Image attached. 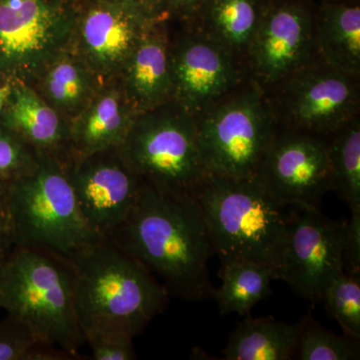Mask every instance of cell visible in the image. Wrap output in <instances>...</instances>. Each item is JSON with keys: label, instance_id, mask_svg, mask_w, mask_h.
<instances>
[{"label": "cell", "instance_id": "obj_1", "mask_svg": "<svg viewBox=\"0 0 360 360\" xmlns=\"http://www.w3.org/2000/svg\"><path fill=\"white\" fill-rule=\"evenodd\" d=\"M186 300L212 298L208 262L214 250L193 196L163 191L143 180L124 220L108 238Z\"/></svg>", "mask_w": 360, "mask_h": 360}, {"label": "cell", "instance_id": "obj_2", "mask_svg": "<svg viewBox=\"0 0 360 360\" xmlns=\"http://www.w3.org/2000/svg\"><path fill=\"white\" fill-rule=\"evenodd\" d=\"M68 258L75 269V310L84 336L118 330L135 338L167 307L170 295L163 284L108 238Z\"/></svg>", "mask_w": 360, "mask_h": 360}, {"label": "cell", "instance_id": "obj_3", "mask_svg": "<svg viewBox=\"0 0 360 360\" xmlns=\"http://www.w3.org/2000/svg\"><path fill=\"white\" fill-rule=\"evenodd\" d=\"M191 196L222 264L255 262L269 267L276 279L295 206L274 200L255 177L207 174Z\"/></svg>", "mask_w": 360, "mask_h": 360}, {"label": "cell", "instance_id": "obj_4", "mask_svg": "<svg viewBox=\"0 0 360 360\" xmlns=\"http://www.w3.org/2000/svg\"><path fill=\"white\" fill-rule=\"evenodd\" d=\"M75 274L70 258L44 246L13 245L0 269V309L37 338L82 359Z\"/></svg>", "mask_w": 360, "mask_h": 360}, {"label": "cell", "instance_id": "obj_5", "mask_svg": "<svg viewBox=\"0 0 360 360\" xmlns=\"http://www.w3.org/2000/svg\"><path fill=\"white\" fill-rule=\"evenodd\" d=\"M9 232L14 245L44 246L70 257L104 238L86 224L61 161L39 153L8 184Z\"/></svg>", "mask_w": 360, "mask_h": 360}, {"label": "cell", "instance_id": "obj_6", "mask_svg": "<svg viewBox=\"0 0 360 360\" xmlns=\"http://www.w3.org/2000/svg\"><path fill=\"white\" fill-rule=\"evenodd\" d=\"M195 122L206 172L231 179L255 177L278 134L276 110L253 80L196 115Z\"/></svg>", "mask_w": 360, "mask_h": 360}, {"label": "cell", "instance_id": "obj_7", "mask_svg": "<svg viewBox=\"0 0 360 360\" xmlns=\"http://www.w3.org/2000/svg\"><path fill=\"white\" fill-rule=\"evenodd\" d=\"M120 150L142 179L170 193L191 196L208 174L195 116L174 101L137 112Z\"/></svg>", "mask_w": 360, "mask_h": 360}, {"label": "cell", "instance_id": "obj_8", "mask_svg": "<svg viewBox=\"0 0 360 360\" xmlns=\"http://www.w3.org/2000/svg\"><path fill=\"white\" fill-rule=\"evenodd\" d=\"M77 0H0V84L32 85L70 49Z\"/></svg>", "mask_w": 360, "mask_h": 360}, {"label": "cell", "instance_id": "obj_9", "mask_svg": "<svg viewBox=\"0 0 360 360\" xmlns=\"http://www.w3.org/2000/svg\"><path fill=\"white\" fill-rule=\"evenodd\" d=\"M177 23L172 32L169 22L172 101L195 116L243 84V65L198 25Z\"/></svg>", "mask_w": 360, "mask_h": 360}, {"label": "cell", "instance_id": "obj_10", "mask_svg": "<svg viewBox=\"0 0 360 360\" xmlns=\"http://www.w3.org/2000/svg\"><path fill=\"white\" fill-rule=\"evenodd\" d=\"M277 115L290 129L330 135L357 116L359 79L319 59L279 82Z\"/></svg>", "mask_w": 360, "mask_h": 360}, {"label": "cell", "instance_id": "obj_11", "mask_svg": "<svg viewBox=\"0 0 360 360\" xmlns=\"http://www.w3.org/2000/svg\"><path fill=\"white\" fill-rule=\"evenodd\" d=\"M345 224L321 210L295 207L276 279L285 281L304 300L321 302L324 290L343 272Z\"/></svg>", "mask_w": 360, "mask_h": 360}, {"label": "cell", "instance_id": "obj_12", "mask_svg": "<svg viewBox=\"0 0 360 360\" xmlns=\"http://www.w3.org/2000/svg\"><path fill=\"white\" fill-rule=\"evenodd\" d=\"M255 177L283 205L321 210L324 196L333 191L326 141L300 130L278 132Z\"/></svg>", "mask_w": 360, "mask_h": 360}, {"label": "cell", "instance_id": "obj_13", "mask_svg": "<svg viewBox=\"0 0 360 360\" xmlns=\"http://www.w3.org/2000/svg\"><path fill=\"white\" fill-rule=\"evenodd\" d=\"M65 167L85 221L99 236L108 238L134 207L143 179L127 165L120 148L73 155Z\"/></svg>", "mask_w": 360, "mask_h": 360}, {"label": "cell", "instance_id": "obj_14", "mask_svg": "<svg viewBox=\"0 0 360 360\" xmlns=\"http://www.w3.org/2000/svg\"><path fill=\"white\" fill-rule=\"evenodd\" d=\"M158 20L127 4L77 0L70 49L103 82L113 79L144 33Z\"/></svg>", "mask_w": 360, "mask_h": 360}, {"label": "cell", "instance_id": "obj_15", "mask_svg": "<svg viewBox=\"0 0 360 360\" xmlns=\"http://www.w3.org/2000/svg\"><path fill=\"white\" fill-rule=\"evenodd\" d=\"M314 18L300 4L265 6L245 59L260 86L276 85L316 60Z\"/></svg>", "mask_w": 360, "mask_h": 360}, {"label": "cell", "instance_id": "obj_16", "mask_svg": "<svg viewBox=\"0 0 360 360\" xmlns=\"http://www.w3.org/2000/svg\"><path fill=\"white\" fill-rule=\"evenodd\" d=\"M0 125L18 135L39 153L66 165L73 155L70 123L32 85L13 82L0 115Z\"/></svg>", "mask_w": 360, "mask_h": 360}, {"label": "cell", "instance_id": "obj_17", "mask_svg": "<svg viewBox=\"0 0 360 360\" xmlns=\"http://www.w3.org/2000/svg\"><path fill=\"white\" fill-rule=\"evenodd\" d=\"M168 18L155 21L123 65L118 79L137 112L172 101Z\"/></svg>", "mask_w": 360, "mask_h": 360}, {"label": "cell", "instance_id": "obj_18", "mask_svg": "<svg viewBox=\"0 0 360 360\" xmlns=\"http://www.w3.org/2000/svg\"><path fill=\"white\" fill-rule=\"evenodd\" d=\"M135 115L118 77L105 80L86 108L70 122L73 155L120 148Z\"/></svg>", "mask_w": 360, "mask_h": 360}, {"label": "cell", "instance_id": "obj_19", "mask_svg": "<svg viewBox=\"0 0 360 360\" xmlns=\"http://www.w3.org/2000/svg\"><path fill=\"white\" fill-rule=\"evenodd\" d=\"M103 82L70 49L52 59L32 86L70 123L86 108Z\"/></svg>", "mask_w": 360, "mask_h": 360}, {"label": "cell", "instance_id": "obj_20", "mask_svg": "<svg viewBox=\"0 0 360 360\" xmlns=\"http://www.w3.org/2000/svg\"><path fill=\"white\" fill-rule=\"evenodd\" d=\"M317 56L326 65L359 79L360 8L345 4H326L314 18Z\"/></svg>", "mask_w": 360, "mask_h": 360}, {"label": "cell", "instance_id": "obj_21", "mask_svg": "<svg viewBox=\"0 0 360 360\" xmlns=\"http://www.w3.org/2000/svg\"><path fill=\"white\" fill-rule=\"evenodd\" d=\"M266 4L262 0H206L193 21L239 60L246 52Z\"/></svg>", "mask_w": 360, "mask_h": 360}, {"label": "cell", "instance_id": "obj_22", "mask_svg": "<svg viewBox=\"0 0 360 360\" xmlns=\"http://www.w3.org/2000/svg\"><path fill=\"white\" fill-rule=\"evenodd\" d=\"M298 342L297 324L279 321L271 315L246 317L229 336L226 360H290Z\"/></svg>", "mask_w": 360, "mask_h": 360}, {"label": "cell", "instance_id": "obj_23", "mask_svg": "<svg viewBox=\"0 0 360 360\" xmlns=\"http://www.w3.org/2000/svg\"><path fill=\"white\" fill-rule=\"evenodd\" d=\"M221 278V285L212 295L219 314L246 315L270 295L274 274L264 265L239 260L222 264Z\"/></svg>", "mask_w": 360, "mask_h": 360}, {"label": "cell", "instance_id": "obj_24", "mask_svg": "<svg viewBox=\"0 0 360 360\" xmlns=\"http://www.w3.org/2000/svg\"><path fill=\"white\" fill-rule=\"evenodd\" d=\"M326 141L333 191L352 213H360V122L359 116L330 134Z\"/></svg>", "mask_w": 360, "mask_h": 360}, {"label": "cell", "instance_id": "obj_25", "mask_svg": "<svg viewBox=\"0 0 360 360\" xmlns=\"http://www.w3.org/2000/svg\"><path fill=\"white\" fill-rule=\"evenodd\" d=\"M298 342L296 348L300 360H352L359 359V340L338 335L324 328L305 315L297 324Z\"/></svg>", "mask_w": 360, "mask_h": 360}, {"label": "cell", "instance_id": "obj_26", "mask_svg": "<svg viewBox=\"0 0 360 360\" xmlns=\"http://www.w3.org/2000/svg\"><path fill=\"white\" fill-rule=\"evenodd\" d=\"M0 360H75L68 352L44 342L23 322L7 314L0 321Z\"/></svg>", "mask_w": 360, "mask_h": 360}, {"label": "cell", "instance_id": "obj_27", "mask_svg": "<svg viewBox=\"0 0 360 360\" xmlns=\"http://www.w3.org/2000/svg\"><path fill=\"white\" fill-rule=\"evenodd\" d=\"M321 302L345 335L360 340L359 276L341 272L323 291Z\"/></svg>", "mask_w": 360, "mask_h": 360}, {"label": "cell", "instance_id": "obj_28", "mask_svg": "<svg viewBox=\"0 0 360 360\" xmlns=\"http://www.w3.org/2000/svg\"><path fill=\"white\" fill-rule=\"evenodd\" d=\"M39 155L18 135L0 125V180L9 182L30 172Z\"/></svg>", "mask_w": 360, "mask_h": 360}, {"label": "cell", "instance_id": "obj_29", "mask_svg": "<svg viewBox=\"0 0 360 360\" xmlns=\"http://www.w3.org/2000/svg\"><path fill=\"white\" fill-rule=\"evenodd\" d=\"M134 336L118 330H98L84 336L94 360L136 359Z\"/></svg>", "mask_w": 360, "mask_h": 360}, {"label": "cell", "instance_id": "obj_30", "mask_svg": "<svg viewBox=\"0 0 360 360\" xmlns=\"http://www.w3.org/2000/svg\"><path fill=\"white\" fill-rule=\"evenodd\" d=\"M342 262L345 274L360 276V213H352L345 224Z\"/></svg>", "mask_w": 360, "mask_h": 360}, {"label": "cell", "instance_id": "obj_31", "mask_svg": "<svg viewBox=\"0 0 360 360\" xmlns=\"http://www.w3.org/2000/svg\"><path fill=\"white\" fill-rule=\"evenodd\" d=\"M206 0H167L168 20L191 23L195 20Z\"/></svg>", "mask_w": 360, "mask_h": 360}, {"label": "cell", "instance_id": "obj_32", "mask_svg": "<svg viewBox=\"0 0 360 360\" xmlns=\"http://www.w3.org/2000/svg\"><path fill=\"white\" fill-rule=\"evenodd\" d=\"M112 4H127L136 7L149 16L158 20L168 18L167 14V0H101Z\"/></svg>", "mask_w": 360, "mask_h": 360}, {"label": "cell", "instance_id": "obj_33", "mask_svg": "<svg viewBox=\"0 0 360 360\" xmlns=\"http://www.w3.org/2000/svg\"><path fill=\"white\" fill-rule=\"evenodd\" d=\"M8 184L0 180V231H9Z\"/></svg>", "mask_w": 360, "mask_h": 360}, {"label": "cell", "instance_id": "obj_34", "mask_svg": "<svg viewBox=\"0 0 360 360\" xmlns=\"http://www.w3.org/2000/svg\"><path fill=\"white\" fill-rule=\"evenodd\" d=\"M13 240L9 231H0V269L13 248Z\"/></svg>", "mask_w": 360, "mask_h": 360}, {"label": "cell", "instance_id": "obj_35", "mask_svg": "<svg viewBox=\"0 0 360 360\" xmlns=\"http://www.w3.org/2000/svg\"><path fill=\"white\" fill-rule=\"evenodd\" d=\"M11 84H0V115L4 110L7 98L11 94Z\"/></svg>", "mask_w": 360, "mask_h": 360}]
</instances>
